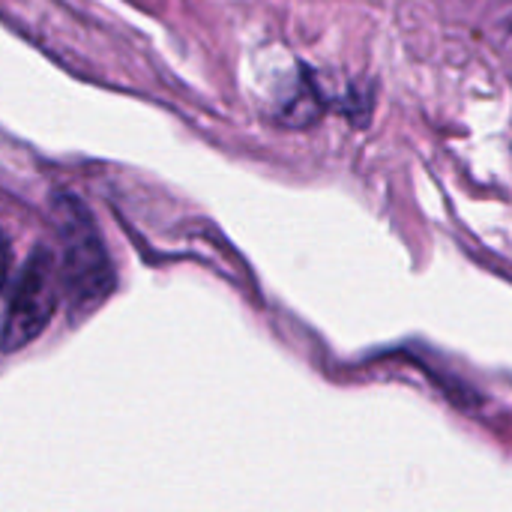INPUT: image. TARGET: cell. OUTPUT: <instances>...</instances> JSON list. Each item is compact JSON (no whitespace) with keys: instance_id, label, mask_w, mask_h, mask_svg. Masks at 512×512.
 Wrapping results in <instances>:
<instances>
[{"instance_id":"1","label":"cell","mask_w":512,"mask_h":512,"mask_svg":"<svg viewBox=\"0 0 512 512\" xmlns=\"http://www.w3.org/2000/svg\"><path fill=\"white\" fill-rule=\"evenodd\" d=\"M51 216L63 246V288L78 309H93L114 291V270L99 228L75 195L57 192Z\"/></svg>"},{"instance_id":"2","label":"cell","mask_w":512,"mask_h":512,"mask_svg":"<svg viewBox=\"0 0 512 512\" xmlns=\"http://www.w3.org/2000/svg\"><path fill=\"white\" fill-rule=\"evenodd\" d=\"M57 309V270H54V255L48 249H36L24 270L21 279L12 291L9 309H6V324H3V351H18L30 345L51 321Z\"/></svg>"},{"instance_id":"3","label":"cell","mask_w":512,"mask_h":512,"mask_svg":"<svg viewBox=\"0 0 512 512\" xmlns=\"http://www.w3.org/2000/svg\"><path fill=\"white\" fill-rule=\"evenodd\" d=\"M321 114H324V99H321V93L315 90L312 81H303L297 87V93L288 96L282 102V108H279V120L285 126H294V129H306V126L318 123Z\"/></svg>"},{"instance_id":"4","label":"cell","mask_w":512,"mask_h":512,"mask_svg":"<svg viewBox=\"0 0 512 512\" xmlns=\"http://www.w3.org/2000/svg\"><path fill=\"white\" fill-rule=\"evenodd\" d=\"M6 273H9V240L0 234V291L6 285Z\"/></svg>"}]
</instances>
